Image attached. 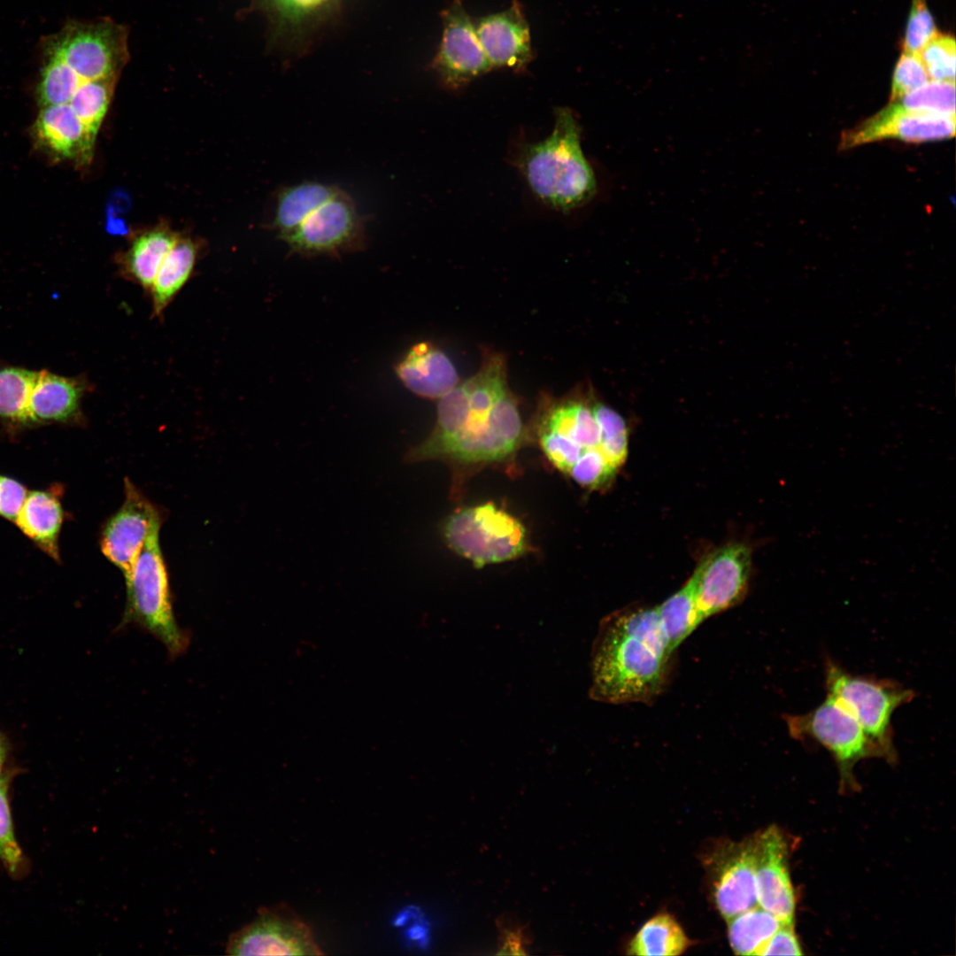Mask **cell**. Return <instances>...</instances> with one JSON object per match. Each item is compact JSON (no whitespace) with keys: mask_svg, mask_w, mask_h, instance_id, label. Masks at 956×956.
<instances>
[{"mask_svg":"<svg viewBox=\"0 0 956 956\" xmlns=\"http://www.w3.org/2000/svg\"><path fill=\"white\" fill-rule=\"evenodd\" d=\"M927 0H912L903 40L904 51L920 53L923 47L938 35Z\"/></svg>","mask_w":956,"mask_h":956,"instance_id":"e575fe53","label":"cell"},{"mask_svg":"<svg viewBox=\"0 0 956 956\" xmlns=\"http://www.w3.org/2000/svg\"><path fill=\"white\" fill-rule=\"evenodd\" d=\"M727 923L729 945L736 955H758L761 947L783 924L759 906L729 918Z\"/></svg>","mask_w":956,"mask_h":956,"instance_id":"83f0119b","label":"cell"},{"mask_svg":"<svg viewBox=\"0 0 956 956\" xmlns=\"http://www.w3.org/2000/svg\"><path fill=\"white\" fill-rule=\"evenodd\" d=\"M4 780H5V778H4V777H2V776L0 775V783H1V782H3Z\"/></svg>","mask_w":956,"mask_h":956,"instance_id":"7bdbcfd3","label":"cell"},{"mask_svg":"<svg viewBox=\"0 0 956 956\" xmlns=\"http://www.w3.org/2000/svg\"><path fill=\"white\" fill-rule=\"evenodd\" d=\"M955 135V116H944L903 108L896 102L843 132L840 150H848L884 139L920 143L949 139Z\"/></svg>","mask_w":956,"mask_h":956,"instance_id":"2e32d148","label":"cell"},{"mask_svg":"<svg viewBox=\"0 0 956 956\" xmlns=\"http://www.w3.org/2000/svg\"><path fill=\"white\" fill-rule=\"evenodd\" d=\"M0 860L10 872H17L23 855L13 831L6 779L0 783Z\"/></svg>","mask_w":956,"mask_h":956,"instance_id":"74e56055","label":"cell"},{"mask_svg":"<svg viewBox=\"0 0 956 956\" xmlns=\"http://www.w3.org/2000/svg\"><path fill=\"white\" fill-rule=\"evenodd\" d=\"M197 256L196 244L188 238H178L164 258L149 290L152 314L160 317L168 305L189 281Z\"/></svg>","mask_w":956,"mask_h":956,"instance_id":"cb8c5ba5","label":"cell"},{"mask_svg":"<svg viewBox=\"0 0 956 956\" xmlns=\"http://www.w3.org/2000/svg\"><path fill=\"white\" fill-rule=\"evenodd\" d=\"M443 533L448 545L475 567L514 559L528 547L523 524L492 503L454 513Z\"/></svg>","mask_w":956,"mask_h":956,"instance_id":"8992f818","label":"cell"},{"mask_svg":"<svg viewBox=\"0 0 956 956\" xmlns=\"http://www.w3.org/2000/svg\"><path fill=\"white\" fill-rule=\"evenodd\" d=\"M442 19V39L432 67L447 88L458 89L492 67L462 0H454Z\"/></svg>","mask_w":956,"mask_h":956,"instance_id":"5bb4252c","label":"cell"},{"mask_svg":"<svg viewBox=\"0 0 956 956\" xmlns=\"http://www.w3.org/2000/svg\"><path fill=\"white\" fill-rule=\"evenodd\" d=\"M929 78L936 81L955 82V40L938 34L919 53Z\"/></svg>","mask_w":956,"mask_h":956,"instance_id":"836d02e7","label":"cell"},{"mask_svg":"<svg viewBox=\"0 0 956 956\" xmlns=\"http://www.w3.org/2000/svg\"><path fill=\"white\" fill-rule=\"evenodd\" d=\"M5 756H6L5 744H4L2 737L0 736V772H1V769H2V767L4 766V760H5Z\"/></svg>","mask_w":956,"mask_h":956,"instance_id":"b9f144b4","label":"cell"},{"mask_svg":"<svg viewBox=\"0 0 956 956\" xmlns=\"http://www.w3.org/2000/svg\"><path fill=\"white\" fill-rule=\"evenodd\" d=\"M395 370L409 390L428 399L441 398L459 382L451 360L431 342L411 347Z\"/></svg>","mask_w":956,"mask_h":956,"instance_id":"44dd1931","label":"cell"},{"mask_svg":"<svg viewBox=\"0 0 956 956\" xmlns=\"http://www.w3.org/2000/svg\"><path fill=\"white\" fill-rule=\"evenodd\" d=\"M551 134L524 147L520 166L537 198L561 212L587 204L596 194L593 170L581 146V128L572 112L555 110Z\"/></svg>","mask_w":956,"mask_h":956,"instance_id":"3957f363","label":"cell"},{"mask_svg":"<svg viewBox=\"0 0 956 956\" xmlns=\"http://www.w3.org/2000/svg\"><path fill=\"white\" fill-rule=\"evenodd\" d=\"M125 499L103 529L100 546L106 559L129 580L151 530L161 524L156 507L128 480Z\"/></svg>","mask_w":956,"mask_h":956,"instance_id":"9a60e30c","label":"cell"},{"mask_svg":"<svg viewBox=\"0 0 956 956\" xmlns=\"http://www.w3.org/2000/svg\"><path fill=\"white\" fill-rule=\"evenodd\" d=\"M499 931L497 954L525 955L531 944L528 928L511 914H503L496 920Z\"/></svg>","mask_w":956,"mask_h":956,"instance_id":"f35d334b","label":"cell"},{"mask_svg":"<svg viewBox=\"0 0 956 956\" xmlns=\"http://www.w3.org/2000/svg\"><path fill=\"white\" fill-rule=\"evenodd\" d=\"M752 548L744 543L720 547L700 562L691 578L702 622L738 604L746 594Z\"/></svg>","mask_w":956,"mask_h":956,"instance_id":"7c38bea8","label":"cell"},{"mask_svg":"<svg viewBox=\"0 0 956 956\" xmlns=\"http://www.w3.org/2000/svg\"><path fill=\"white\" fill-rule=\"evenodd\" d=\"M479 370L439 398L431 434L410 461L447 458L466 463L502 460L524 437L519 404L507 384L506 359L485 349Z\"/></svg>","mask_w":956,"mask_h":956,"instance_id":"6da1fadb","label":"cell"},{"mask_svg":"<svg viewBox=\"0 0 956 956\" xmlns=\"http://www.w3.org/2000/svg\"><path fill=\"white\" fill-rule=\"evenodd\" d=\"M178 238L166 228H155L139 235L121 257L122 275L150 290L164 258Z\"/></svg>","mask_w":956,"mask_h":956,"instance_id":"603a6c76","label":"cell"},{"mask_svg":"<svg viewBox=\"0 0 956 956\" xmlns=\"http://www.w3.org/2000/svg\"><path fill=\"white\" fill-rule=\"evenodd\" d=\"M160 526L151 530L126 582L127 604L120 625L134 623L141 627L174 657L186 651L189 638L173 613L168 574L159 545Z\"/></svg>","mask_w":956,"mask_h":956,"instance_id":"277c9868","label":"cell"},{"mask_svg":"<svg viewBox=\"0 0 956 956\" xmlns=\"http://www.w3.org/2000/svg\"><path fill=\"white\" fill-rule=\"evenodd\" d=\"M117 78L83 81L69 105L96 137L105 116Z\"/></svg>","mask_w":956,"mask_h":956,"instance_id":"4dcf8cb0","label":"cell"},{"mask_svg":"<svg viewBox=\"0 0 956 956\" xmlns=\"http://www.w3.org/2000/svg\"><path fill=\"white\" fill-rule=\"evenodd\" d=\"M803 954L793 924L783 923L761 947L758 955Z\"/></svg>","mask_w":956,"mask_h":956,"instance_id":"60d3db41","label":"cell"},{"mask_svg":"<svg viewBox=\"0 0 956 956\" xmlns=\"http://www.w3.org/2000/svg\"><path fill=\"white\" fill-rule=\"evenodd\" d=\"M615 472L616 469L603 453L596 450L582 455L573 466L568 475L581 486L595 490L607 484Z\"/></svg>","mask_w":956,"mask_h":956,"instance_id":"8d00e7d4","label":"cell"},{"mask_svg":"<svg viewBox=\"0 0 956 956\" xmlns=\"http://www.w3.org/2000/svg\"><path fill=\"white\" fill-rule=\"evenodd\" d=\"M674 652L640 635L620 611L601 621L591 652L590 698L609 704L649 703L665 689Z\"/></svg>","mask_w":956,"mask_h":956,"instance_id":"7a4b0ae2","label":"cell"},{"mask_svg":"<svg viewBox=\"0 0 956 956\" xmlns=\"http://www.w3.org/2000/svg\"><path fill=\"white\" fill-rule=\"evenodd\" d=\"M929 80L919 53L903 51L892 75L890 103L921 87Z\"/></svg>","mask_w":956,"mask_h":956,"instance_id":"d590c367","label":"cell"},{"mask_svg":"<svg viewBox=\"0 0 956 956\" xmlns=\"http://www.w3.org/2000/svg\"><path fill=\"white\" fill-rule=\"evenodd\" d=\"M127 29L109 19L72 23L50 41L58 54L83 81L117 78L129 58Z\"/></svg>","mask_w":956,"mask_h":956,"instance_id":"ba28073f","label":"cell"},{"mask_svg":"<svg viewBox=\"0 0 956 956\" xmlns=\"http://www.w3.org/2000/svg\"><path fill=\"white\" fill-rule=\"evenodd\" d=\"M228 955H323L312 930L284 903L262 907L251 923L233 934Z\"/></svg>","mask_w":956,"mask_h":956,"instance_id":"8fae6325","label":"cell"},{"mask_svg":"<svg viewBox=\"0 0 956 956\" xmlns=\"http://www.w3.org/2000/svg\"><path fill=\"white\" fill-rule=\"evenodd\" d=\"M593 409L601 428L600 450L617 470L628 454V429L623 418L603 403L594 399Z\"/></svg>","mask_w":956,"mask_h":956,"instance_id":"d6a6232c","label":"cell"},{"mask_svg":"<svg viewBox=\"0 0 956 956\" xmlns=\"http://www.w3.org/2000/svg\"><path fill=\"white\" fill-rule=\"evenodd\" d=\"M33 135L37 145L55 158L84 163L91 157L95 136L69 104L42 107Z\"/></svg>","mask_w":956,"mask_h":956,"instance_id":"ffe728a7","label":"cell"},{"mask_svg":"<svg viewBox=\"0 0 956 956\" xmlns=\"http://www.w3.org/2000/svg\"><path fill=\"white\" fill-rule=\"evenodd\" d=\"M825 685L827 695L849 711L883 757L893 761L891 718L898 707L914 698V692L891 680L852 675L831 659L825 663Z\"/></svg>","mask_w":956,"mask_h":956,"instance_id":"5b68a950","label":"cell"},{"mask_svg":"<svg viewBox=\"0 0 956 956\" xmlns=\"http://www.w3.org/2000/svg\"><path fill=\"white\" fill-rule=\"evenodd\" d=\"M784 719L793 738L814 741L830 752L845 780L859 760L883 757L855 717L829 695L810 712Z\"/></svg>","mask_w":956,"mask_h":956,"instance_id":"9c48e42d","label":"cell"},{"mask_svg":"<svg viewBox=\"0 0 956 956\" xmlns=\"http://www.w3.org/2000/svg\"><path fill=\"white\" fill-rule=\"evenodd\" d=\"M90 389L83 376L37 372L28 403V424L73 423L82 418L81 400Z\"/></svg>","mask_w":956,"mask_h":956,"instance_id":"d6986e66","label":"cell"},{"mask_svg":"<svg viewBox=\"0 0 956 956\" xmlns=\"http://www.w3.org/2000/svg\"><path fill=\"white\" fill-rule=\"evenodd\" d=\"M755 836L719 844L706 860L715 906L727 921L758 906Z\"/></svg>","mask_w":956,"mask_h":956,"instance_id":"4fadbf2b","label":"cell"},{"mask_svg":"<svg viewBox=\"0 0 956 956\" xmlns=\"http://www.w3.org/2000/svg\"><path fill=\"white\" fill-rule=\"evenodd\" d=\"M594 399L591 392L575 390L559 398L544 396L540 405V446L552 465L564 474H568L585 453L601 451V428L593 409Z\"/></svg>","mask_w":956,"mask_h":956,"instance_id":"52a82bcc","label":"cell"},{"mask_svg":"<svg viewBox=\"0 0 956 956\" xmlns=\"http://www.w3.org/2000/svg\"><path fill=\"white\" fill-rule=\"evenodd\" d=\"M338 189L335 186L316 181H304L283 188L277 196L273 228L279 237L289 233Z\"/></svg>","mask_w":956,"mask_h":956,"instance_id":"d4e9b609","label":"cell"},{"mask_svg":"<svg viewBox=\"0 0 956 956\" xmlns=\"http://www.w3.org/2000/svg\"><path fill=\"white\" fill-rule=\"evenodd\" d=\"M690 941L675 918L661 913L649 919L631 938L627 954L675 956L683 953Z\"/></svg>","mask_w":956,"mask_h":956,"instance_id":"484cf974","label":"cell"},{"mask_svg":"<svg viewBox=\"0 0 956 956\" xmlns=\"http://www.w3.org/2000/svg\"><path fill=\"white\" fill-rule=\"evenodd\" d=\"M895 102L909 111L955 116V82L928 81Z\"/></svg>","mask_w":956,"mask_h":956,"instance_id":"1f68e13d","label":"cell"},{"mask_svg":"<svg viewBox=\"0 0 956 956\" xmlns=\"http://www.w3.org/2000/svg\"><path fill=\"white\" fill-rule=\"evenodd\" d=\"M47 57L37 88L39 104H68L83 81L55 52L47 50Z\"/></svg>","mask_w":956,"mask_h":956,"instance_id":"f546056e","label":"cell"},{"mask_svg":"<svg viewBox=\"0 0 956 956\" xmlns=\"http://www.w3.org/2000/svg\"><path fill=\"white\" fill-rule=\"evenodd\" d=\"M474 24L492 69L523 71L531 62L534 55L529 26L518 1H513L505 11L479 19Z\"/></svg>","mask_w":956,"mask_h":956,"instance_id":"ac0fdd59","label":"cell"},{"mask_svg":"<svg viewBox=\"0 0 956 956\" xmlns=\"http://www.w3.org/2000/svg\"><path fill=\"white\" fill-rule=\"evenodd\" d=\"M758 905L782 922L793 924L795 897L788 869V844L778 828L755 836Z\"/></svg>","mask_w":956,"mask_h":956,"instance_id":"e0dca14e","label":"cell"},{"mask_svg":"<svg viewBox=\"0 0 956 956\" xmlns=\"http://www.w3.org/2000/svg\"><path fill=\"white\" fill-rule=\"evenodd\" d=\"M303 256H337L363 248L364 223L353 200L340 189L292 231L280 237Z\"/></svg>","mask_w":956,"mask_h":956,"instance_id":"30bf717a","label":"cell"},{"mask_svg":"<svg viewBox=\"0 0 956 956\" xmlns=\"http://www.w3.org/2000/svg\"><path fill=\"white\" fill-rule=\"evenodd\" d=\"M36 374L0 360V421L6 426H29L28 403Z\"/></svg>","mask_w":956,"mask_h":956,"instance_id":"4316f807","label":"cell"},{"mask_svg":"<svg viewBox=\"0 0 956 956\" xmlns=\"http://www.w3.org/2000/svg\"><path fill=\"white\" fill-rule=\"evenodd\" d=\"M27 494L22 483L0 474V515L14 522Z\"/></svg>","mask_w":956,"mask_h":956,"instance_id":"ab89813d","label":"cell"},{"mask_svg":"<svg viewBox=\"0 0 956 956\" xmlns=\"http://www.w3.org/2000/svg\"><path fill=\"white\" fill-rule=\"evenodd\" d=\"M64 510L57 490H33L14 521L19 528L43 552L59 561L58 536Z\"/></svg>","mask_w":956,"mask_h":956,"instance_id":"7402d4cb","label":"cell"},{"mask_svg":"<svg viewBox=\"0 0 956 956\" xmlns=\"http://www.w3.org/2000/svg\"><path fill=\"white\" fill-rule=\"evenodd\" d=\"M656 607L670 649L675 652L702 623L697 607L692 578L690 577L682 589Z\"/></svg>","mask_w":956,"mask_h":956,"instance_id":"f1b7e54d","label":"cell"}]
</instances>
